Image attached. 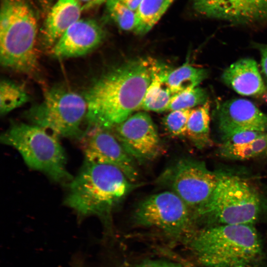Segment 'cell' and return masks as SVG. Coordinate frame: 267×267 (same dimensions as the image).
I'll return each mask as SVG.
<instances>
[{
  "label": "cell",
  "instance_id": "f546056e",
  "mask_svg": "<svg viewBox=\"0 0 267 267\" xmlns=\"http://www.w3.org/2000/svg\"><path fill=\"white\" fill-rule=\"evenodd\" d=\"M128 7L136 11L142 0H120Z\"/></svg>",
  "mask_w": 267,
  "mask_h": 267
},
{
  "label": "cell",
  "instance_id": "9a60e30c",
  "mask_svg": "<svg viewBox=\"0 0 267 267\" xmlns=\"http://www.w3.org/2000/svg\"><path fill=\"white\" fill-rule=\"evenodd\" d=\"M83 7L79 0H57L46 18L44 40L50 48L73 24L80 19Z\"/></svg>",
  "mask_w": 267,
  "mask_h": 267
},
{
  "label": "cell",
  "instance_id": "d6986e66",
  "mask_svg": "<svg viewBox=\"0 0 267 267\" xmlns=\"http://www.w3.org/2000/svg\"><path fill=\"white\" fill-rule=\"evenodd\" d=\"M210 107L208 100L192 109L187 125L185 136L196 148L200 149L212 144L210 131Z\"/></svg>",
  "mask_w": 267,
  "mask_h": 267
},
{
  "label": "cell",
  "instance_id": "cb8c5ba5",
  "mask_svg": "<svg viewBox=\"0 0 267 267\" xmlns=\"http://www.w3.org/2000/svg\"><path fill=\"white\" fill-rule=\"evenodd\" d=\"M207 100L206 91L199 87L187 89L175 94L168 110L190 109L198 105H203Z\"/></svg>",
  "mask_w": 267,
  "mask_h": 267
},
{
  "label": "cell",
  "instance_id": "f1b7e54d",
  "mask_svg": "<svg viewBox=\"0 0 267 267\" xmlns=\"http://www.w3.org/2000/svg\"><path fill=\"white\" fill-rule=\"evenodd\" d=\"M135 267H180L177 264L164 261H150L141 263Z\"/></svg>",
  "mask_w": 267,
  "mask_h": 267
},
{
  "label": "cell",
  "instance_id": "9c48e42d",
  "mask_svg": "<svg viewBox=\"0 0 267 267\" xmlns=\"http://www.w3.org/2000/svg\"><path fill=\"white\" fill-rule=\"evenodd\" d=\"M218 178L202 162L183 158L167 169L159 180L194 212L209 199Z\"/></svg>",
  "mask_w": 267,
  "mask_h": 267
},
{
  "label": "cell",
  "instance_id": "5bb4252c",
  "mask_svg": "<svg viewBox=\"0 0 267 267\" xmlns=\"http://www.w3.org/2000/svg\"><path fill=\"white\" fill-rule=\"evenodd\" d=\"M222 79L242 95L259 96L267 90L258 64L252 58L240 59L231 64L223 72Z\"/></svg>",
  "mask_w": 267,
  "mask_h": 267
},
{
  "label": "cell",
  "instance_id": "4316f807",
  "mask_svg": "<svg viewBox=\"0 0 267 267\" xmlns=\"http://www.w3.org/2000/svg\"><path fill=\"white\" fill-rule=\"evenodd\" d=\"M254 24L267 23V0H248Z\"/></svg>",
  "mask_w": 267,
  "mask_h": 267
},
{
  "label": "cell",
  "instance_id": "603a6c76",
  "mask_svg": "<svg viewBox=\"0 0 267 267\" xmlns=\"http://www.w3.org/2000/svg\"><path fill=\"white\" fill-rule=\"evenodd\" d=\"M106 3L108 14L117 26L122 30L135 33L136 27L135 11L120 0H107Z\"/></svg>",
  "mask_w": 267,
  "mask_h": 267
},
{
  "label": "cell",
  "instance_id": "4dcf8cb0",
  "mask_svg": "<svg viewBox=\"0 0 267 267\" xmlns=\"http://www.w3.org/2000/svg\"><path fill=\"white\" fill-rule=\"evenodd\" d=\"M107 0H93L91 2L85 5V8L90 7L94 5H96L100 4L102 2H106Z\"/></svg>",
  "mask_w": 267,
  "mask_h": 267
},
{
  "label": "cell",
  "instance_id": "1f68e13d",
  "mask_svg": "<svg viewBox=\"0 0 267 267\" xmlns=\"http://www.w3.org/2000/svg\"><path fill=\"white\" fill-rule=\"evenodd\" d=\"M79 0L80 2H83L86 3L85 4H88V3L91 2L93 0Z\"/></svg>",
  "mask_w": 267,
  "mask_h": 267
},
{
  "label": "cell",
  "instance_id": "e0dca14e",
  "mask_svg": "<svg viewBox=\"0 0 267 267\" xmlns=\"http://www.w3.org/2000/svg\"><path fill=\"white\" fill-rule=\"evenodd\" d=\"M161 75L172 92L176 94L198 87L207 77L208 72L205 69L185 63L174 70L163 66Z\"/></svg>",
  "mask_w": 267,
  "mask_h": 267
},
{
  "label": "cell",
  "instance_id": "836d02e7",
  "mask_svg": "<svg viewBox=\"0 0 267 267\" xmlns=\"http://www.w3.org/2000/svg\"></svg>",
  "mask_w": 267,
  "mask_h": 267
},
{
  "label": "cell",
  "instance_id": "7a4b0ae2",
  "mask_svg": "<svg viewBox=\"0 0 267 267\" xmlns=\"http://www.w3.org/2000/svg\"><path fill=\"white\" fill-rule=\"evenodd\" d=\"M68 184L65 204L80 216H97L107 224L114 208L135 188L118 168L86 161Z\"/></svg>",
  "mask_w": 267,
  "mask_h": 267
},
{
  "label": "cell",
  "instance_id": "44dd1931",
  "mask_svg": "<svg viewBox=\"0 0 267 267\" xmlns=\"http://www.w3.org/2000/svg\"><path fill=\"white\" fill-rule=\"evenodd\" d=\"M219 153L224 158L239 160L267 155V132L248 143L239 145L222 144Z\"/></svg>",
  "mask_w": 267,
  "mask_h": 267
},
{
  "label": "cell",
  "instance_id": "7c38bea8",
  "mask_svg": "<svg viewBox=\"0 0 267 267\" xmlns=\"http://www.w3.org/2000/svg\"><path fill=\"white\" fill-rule=\"evenodd\" d=\"M217 118L222 140L241 131L267 132V116L245 99H232L223 102L217 108Z\"/></svg>",
  "mask_w": 267,
  "mask_h": 267
},
{
  "label": "cell",
  "instance_id": "3957f363",
  "mask_svg": "<svg viewBox=\"0 0 267 267\" xmlns=\"http://www.w3.org/2000/svg\"><path fill=\"white\" fill-rule=\"evenodd\" d=\"M198 262L206 267H240L256 261L262 244L253 224L207 226L188 238Z\"/></svg>",
  "mask_w": 267,
  "mask_h": 267
},
{
  "label": "cell",
  "instance_id": "83f0119b",
  "mask_svg": "<svg viewBox=\"0 0 267 267\" xmlns=\"http://www.w3.org/2000/svg\"><path fill=\"white\" fill-rule=\"evenodd\" d=\"M257 46L261 54L262 72L267 79V44H257Z\"/></svg>",
  "mask_w": 267,
  "mask_h": 267
},
{
  "label": "cell",
  "instance_id": "52a82bcc",
  "mask_svg": "<svg viewBox=\"0 0 267 267\" xmlns=\"http://www.w3.org/2000/svg\"><path fill=\"white\" fill-rule=\"evenodd\" d=\"M87 103L85 97L74 91L55 87L48 90L43 101L27 112L34 125L50 131L57 136L81 138Z\"/></svg>",
  "mask_w": 267,
  "mask_h": 267
},
{
  "label": "cell",
  "instance_id": "7402d4cb",
  "mask_svg": "<svg viewBox=\"0 0 267 267\" xmlns=\"http://www.w3.org/2000/svg\"><path fill=\"white\" fill-rule=\"evenodd\" d=\"M29 96L21 86L3 80L0 84V113L5 115L25 104Z\"/></svg>",
  "mask_w": 267,
  "mask_h": 267
},
{
  "label": "cell",
  "instance_id": "2e32d148",
  "mask_svg": "<svg viewBox=\"0 0 267 267\" xmlns=\"http://www.w3.org/2000/svg\"><path fill=\"white\" fill-rule=\"evenodd\" d=\"M194 11L202 16L249 24L247 0H192Z\"/></svg>",
  "mask_w": 267,
  "mask_h": 267
},
{
  "label": "cell",
  "instance_id": "6da1fadb",
  "mask_svg": "<svg viewBox=\"0 0 267 267\" xmlns=\"http://www.w3.org/2000/svg\"><path fill=\"white\" fill-rule=\"evenodd\" d=\"M155 62L149 58L127 61L96 81L85 96L88 128L112 130L141 108Z\"/></svg>",
  "mask_w": 267,
  "mask_h": 267
},
{
  "label": "cell",
  "instance_id": "ffe728a7",
  "mask_svg": "<svg viewBox=\"0 0 267 267\" xmlns=\"http://www.w3.org/2000/svg\"><path fill=\"white\" fill-rule=\"evenodd\" d=\"M175 0H142L136 9L135 33L148 32L161 18Z\"/></svg>",
  "mask_w": 267,
  "mask_h": 267
},
{
  "label": "cell",
  "instance_id": "d4e9b609",
  "mask_svg": "<svg viewBox=\"0 0 267 267\" xmlns=\"http://www.w3.org/2000/svg\"><path fill=\"white\" fill-rule=\"evenodd\" d=\"M192 111L191 109L171 111L164 118L163 125L170 136H185L188 121Z\"/></svg>",
  "mask_w": 267,
  "mask_h": 267
},
{
  "label": "cell",
  "instance_id": "484cf974",
  "mask_svg": "<svg viewBox=\"0 0 267 267\" xmlns=\"http://www.w3.org/2000/svg\"><path fill=\"white\" fill-rule=\"evenodd\" d=\"M265 133L266 132L255 131L239 132L223 139L222 144L239 145L248 143L260 137Z\"/></svg>",
  "mask_w": 267,
  "mask_h": 267
},
{
  "label": "cell",
  "instance_id": "ac0fdd59",
  "mask_svg": "<svg viewBox=\"0 0 267 267\" xmlns=\"http://www.w3.org/2000/svg\"><path fill=\"white\" fill-rule=\"evenodd\" d=\"M162 65L157 61L154 65L151 81L143 99L141 108L145 111L161 112L168 111L175 95L163 81L161 71Z\"/></svg>",
  "mask_w": 267,
  "mask_h": 267
},
{
  "label": "cell",
  "instance_id": "5b68a950",
  "mask_svg": "<svg viewBox=\"0 0 267 267\" xmlns=\"http://www.w3.org/2000/svg\"><path fill=\"white\" fill-rule=\"evenodd\" d=\"M261 211L255 189L245 179L220 175L209 199L193 213L194 219L208 226L222 224H253Z\"/></svg>",
  "mask_w": 267,
  "mask_h": 267
},
{
  "label": "cell",
  "instance_id": "30bf717a",
  "mask_svg": "<svg viewBox=\"0 0 267 267\" xmlns=\"http://www.w3.org/2000/svg\"><path fill=\"white\" fill-rule=\"evenodd\" d=\"M113 129L123 148L134 160L141 163L152 160L162 152L156 126L146 112L133 114Z\"/></svg>",
  "mask_w": 267,
  "mask_h": 267
},
{
  "label": "cell",
  "instance_id": "ba28073f",
  "mask_svg": "<svg viewBox=\"0 0 267 267\" xmlns=\"http://www.w3.org/2000/svg\"><path fill=\"white\" fill-rule=\"evenodd\" d=\"M134 216L138 224L159 229L173 238H188L193 233V212L170 190L146 198L138 205Z\"/></svg>",
  "mask_w": 267,
  "mask_h": 267
},
{
  "label": "cell",
  "instance_id": "d6a6232c",
  "mask_svg": "<svg viewBox=\"0 0 267 267\" xmlns=\"http://www.w3.org/2000/svg\"></svg>",
  "mask_w": 267,
  "mask_h": 267
},
{
  "label": "cell",
  "instance_id": "8992f818",
  "mask_svg": "<svg viewBox=\"0 0 267 267\" xmlns=\"http://www.w3.org/2000/svg\"><path fill=\"white\" fill-rule=\"evenodd\" d=\"M56 136L38 126L18 123L5 132L0 140L16 149L30 168L68 184L73 177L67 170L65 152Z\"/></svg>",
  "mask_w": 267,
  "mask_h": 267
},
{
  "label": "cell",
  "instance_id": "8fae6325",
  "mask_svg": "<svg viewBox=\"0 0 267 267\" xmlns=\"http://www.w3.org/2000/svg\"><path fill=\"white\" fill-rule=\"evenodd\" d=\"M85 161L114 166L134 182L138 173L134 160L126 152L111 130L88 128L80 138Z\"/></svg>",
  "mask_w": 267,
  "mask_h": 267
},
{
  "label": "cell",
  "instance_id": "4fadbf2b",
  "mask_svg": "<svg viewBox=\"0 0 267 267\" xmlns=\"http://www.w3.org/2000/svg\"><path fill=\"white\" fill-rule=\"evenodd\" d=\"M104 37V31L97 22L80 19L61 36L50 48V53L58 59L83 56L98 46Z\"/></svg>",
  "mask_w": 267,
  "mask_h": 267
},
{
  "label": "cell",
  "instance_id": "277c9868",
  "mask_svg": "<svg viewBox=\"0 0 267 267\" xmlns=\"http://www.w3.org/2000/svg\"><path fill=\"white\" fill-rule=\"evenodd\" d=\"M0 61L4 68L35 73L39 67L37 20L25 0H2L0 13Z\"/></svg>",
  "mask_w": 267,
  "mask_h": 267
}]
</instances>
